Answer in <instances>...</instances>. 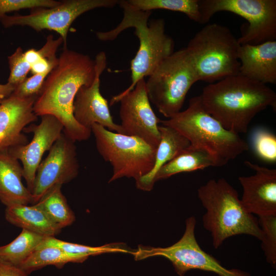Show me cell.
<instances>
[{"label": "cell", "instance_id": "52a82bcc", "mask_svg": "<svg viewBox=\"0 0 276 276\" xmlns=\"http://www.w3.org/2000/svg\"><path fill=\"white\" fill-rule=\"evenodd\" d=\"M198 81L186 48L165 59L146 81L148 98L160 113L170 118L179 111L191 86Z\"/></svg>", "mask_w": 276, "mask_h": 276}, {"label": "cell", "instance_id": "8fae6325", "mask_svg": "<svg viewBox=\"0 0 276 276\" xmlns=\"http://www.w3.org/2000/svg\"><path fill=\"white\" fill-rule=\"evenodd\" d=\"M119 3L118 0H65L52 8L32 9L27 15H5L0 21L5 28L21 26L37 32L45 29L55 31L63 39V48H66L69 29L78 16L95 9L113 8Z\"/></svg>", "mask_w": 276, "mask_h": 276}, {"label": "cell", "instance_id": "44dd1931", "mask_svg": "<svg viewBox=\"0 0 276 276\" xmlns=\"http://www.w3.org/2000/svg\"><path fill=\"white\" fill-rule=\"evenodd\" d=\"M5 218L16 226L46 237H55L61 231L37 203L6 206Z\"/></svg>", "mask_w": 276, "mask_h": 276}, {"label": "cell", "instance_id": "d6a6232c", "mask_svg": "<svg viewBox=\"0 0 276 276\" xmlns=\"http://www.w3.org/2000/svg\"><path fill=\"white\" fill-rule=\"evenodd\" d=\"M0 276H29L20 267L0 259Z\"/></svg>", "mask_w": 276, "mask_h": 276}, {"label": "cell", "instance_id": "836d02e7", "mask_svg": "<svg viewBox=\"0 0 276 276\" xmlns=\"http://www.w3.org/2000/svg\"><path fill=\"white\" fill-rule=\"evenodd\" d=\"M25 58L31 66L43 57L38 50L30 49L24 52Z\"/></svg>", "mask_w": 276, "mask_h": 276}, {"label": "cell", "instance_id": "1f68e13d", "mask_svg": "<svg viewBox=\"0 0 276 276\" xmlns=\"http://www.w3.org/2000/svg\"><path fill=\"white\" fill-rule=\"evenodd\" d=\"M48 75L47 74H35L27 78L16 87L12 94L21 98L37 96Z\"/></svg>", "mask_w": 276, "mask_h": 276}, {"label": "cell", "instance_id": "d6986e66", "mask_svg": "<svg viewBox=\"0 0 276 276\" xmlns=\"http://www.w3.org/2000/svg\"><path fill=\"white\" fill-rule=\"evenodd\" d=\"M22 167L8 150L0 152V200L6 206L33 204L31 192L22 183Z\"/></svg>", "mask_w": 276, "mask_h": 276}, {"label": "cell", "instance_id": "603a6c76", "mask_svg": "<svg viewBox=\"0 0 276 276\" xmlns=\"http://www.w3.org/2000/svg\"><path fill=\"white\" fill-rule=\"evenodd\" d=\"M61 185L47 191L36 203L48 217L61 229L71 225L75 216L61 192Z\"/></svg>", "mask_w": 276, "mask_h": 276}, {"label": "cell", "instance_id": "6da1fadb", "mask_svg": "<svg viewBox=\"0 0 276 276\" xmlns=\"http://www.w3.org/2000/svg\"><path fill=\"white\" fill-rule=\"evenodd\" d=\"M95 60L89 56L63 48L56 65L47 77L33 106L38 116L51 115L63 126V131L74 142L88 139L91 131L80 125L73 116L76 95L95 77Z\"/></svg>", "mask_w": 276, "mask_h": 276}, {"label": "cell", "instance_id": "ba28073f", "mask_svg": "<svg viewBox=\"0 0 276 276\" xmlns=\"http://www.w3.org/2000/svg\"><path fill=\"white\" fill-rule=\"evenodd\" d=\"M91 131L98 151L112 168L109 182L124 177L136 182L152 170L157 147L139 137L116 133L97 124L91 126Z\"/></svg>", "mask_w": 276, "mask_h": 276}, {"label": "cell", "instance_id": "cb8c5ba5", "mask_svg": "<svg viewBox=\"0 0 276 276\" xmlns=\"http://www.w3.org/2000/svg\"><path fill=\"white\" fill-rule=\"evenodd\" d=\"M46 237L22 229L10 243L0 246V259L17 266L37 248Z\"/></svg>", "mask_w": 276, "mask_h": 276}, {"label": "cell", "instance_id": "4dcf8cb0", "mask_svg": "<svg viewBox=\"0 0 276 276\" xmlns=\"http://www.w3.org/2000/svg\"><path fill=\"white\" fill-rule=\"evenodd\" d=\"M60 3L55 0H0V18L7 13L20 9L52 8Z\"/></svg>", "mask_w": 276, "mask_h": 276}, {"label": "cell", "instance_id": "2e32d148", "mask_svg": "<svg viewBox=\"0 0 276 276\" xmlns=\"http://www.w3.org/2000/svg\"><path fill=\"white\" fill-rule=\"evenodd\" d=\"M244 164L255 172L238 178L243 188L241 201L245 209L258 216L276 214V170L249 161Z\"/></svg>", "mask_w": 276, "mask_h": 276}, {"label": "cell", "instance_id": "f1b7e54d", "mask_svg": "<svg viewBox=\"0 0 276 276\" xmlns=\"http://www.w3.org/2000/svg\"><path fill=\"white\" fill-rule=\"evenodd\" d=\"M252 143L257 155L268 163L276 162V137L269 131L258 129L252 133Z\"/></svg>", "mask_w": 276, "mask_h": 276}, {"label": "cell", "instance_id": "7402d4cb", "mask_svg": "<svg viewBox=\"0 0 276 276\" xmlns=\"http://www.w3.org/2000/svg\"><path fill=\"white\" fill-rule=\"evenodd\" d=\"M216 167L212 157L205 151L190 145L169 161L156 172L154 181L168 178L176 174Z\"/></svg>", "mask_w": 276, "mask_h": 276}, {"label": "cell", "instance_id": "ffe728a7", "mask_svg": "<svg viewBox=\"0 0 276 276\" xmlns=\"http://www.w3.org/2000/svg\"><path fill=\"white\" fill-rule=\"evenodd\" d=\"M158 130L160 141L153 168L147 175L135 182L136 187L145 191H150L153 189L154 176L159 169L190 145L184 136L171 127L159 125Z\"/></svg>", "mask_w": 276, "mask_h": 276}, {"label": "cell", "instance_id": "3957f363", "mask_svg": "<svg viewBox=\"0 0 276 276\" xmlns=\"http://www.w3.org/2000/svg\"><path fill=\"white\" fill-rule=\"evenodd\" d=\"M119 5L123 11L121 22L110 31L97 32L96 36L101 41H111L125 29L133 28L140 44L130 63L131 83L126 90L113 98L129 93L140 80L150 76L158 65L174 52V48L173 39L165 33L163 18L152 19L149 22L152 11L137 9L127 0L119 1Z\"/></svg>", "mask_w": 276, "mask_h": 276}, {"label": "cell", "instance_id": "484cf974", "mask_svg": "<svg viewBox=\"0 0 276 276\" xmlns=\"http://www.w3.org/2000/svg\"><path fill=\"white\" fill-rule=\"evenodd\" d=\"M82 263L79 258L53 246H46L36 249L19 266L29 274L48 265L61 268L68 263Z\"/></svg>", "mask_w": 276, "mask_h": 276}, {"label": "cell", "instance_id": "83f0119b", "mask_svg": "<svg viewBox=\"0 0 276 276\" xmlns=\"http://www.w3.org/2000/svg\"><path fill=\"white\" fill-rule=\"evenodd\" d=\"M262 237L261 247L266 260L272 265L276 264V214L258 216Z\"/></svg>", "mask_w": 276, "mask_h": 276}, {"label": "cell", "instance_id": "7c38bea8", "mask_svg": "<svg viewBox=\"0 0 276 276\" xmlns=\"http://www.w3.org/2000/svg\"><path fill=\"white\" fill-rule=\"evenodd\" d=\"M120 103V125L122 134L141 139L157 147L160 141L159 120L153 111L148 98L146 81L140 80L134 88L125 95L111 98L110 105Z\"/></svg>", "mask_w": 276, "mask_h": 276}, {"label": "cell", "instance_id": "e0dca14e", "mask_svg": "<svg viewBox=\"0 0 276 276\" xmlns=\"http://www.w3.org/2000/svg\"><path fill=\"white\" fill-rule=\"evenodd\" d=\"M36 97L21 98L12 94L0 104V152L29 143L22 132L37 120L33 111Z\"/></svg>", "mask_w": 276, "mask_h": 276}, {"label": "cell", "instance_id": "ac0fdd59", "mask_svg": "<svg viewBox=\"0 0 276 276\" xmlns=\"http://www.w3.org/2000/svg\"><path fill=\"white\" fill-rule=\"evenodd\" d=\"M239 74L263 84L276 83V40L240 45Z\"/></svg>", "mask_w": 276, "mask_h": 276}, {"label": "cell", "instance_id": "30bf717a", "mask_svg": "<svg viewBox=\"0 0 276 276\" xmlns=\"http://www.w3.org/2000/svg\"><path fill=\"white\" fill-rule=\"evenodd\" d=\"M196 222L194 216L187 219L185 232L174 244L167 247L139 246L133 250L132 255L136 261L153 256L164 257L172 263L180 276L192 269L211 271L219 276H249L239 269L224 268L216 259L202 249L195 236Z\"/></svg>", "mask_w": 276, "mask_h": 276}, {"label": "cell", "instance_id": "e575fe53", "mask_svg": "<svg viewBox=\"0 0 276 276\" xmlns=\"http://www.w3.org/2000/svg\"><path fill=\"white\" fill-rule=\"evenodd\" d=\"M16 86L9 83L0 84V104L14 91Z\"/></svg>", "mask_w": 276, "mask_h": 276}, {"label": "cell", "instance_id": "d4e9b609", "mask_svg": "<svg viewBox=\"0 0 276 276\" xmlns=\"http://www.w3.org/2000/svg\"><path fill=\"white\" fill-rule=\"evenodd\" d=\"M46 246H53L60 248L66 253L79 258L83 262L90 256L114 252L132 255L133 250L130 249L125 244L122 243H110L99 246H90L66 242L57 239L55 237H46L37 248Z\"/></svg>", "mask_w": 276, "mask_h": 276}, {"label": "cell", "instance_id": "5bb4252c", "mask_svg": "<svg viewBox=\"0 0 276 276\" xmlns=\"http://www.w3.org/2000/svg\"><path fill=\"white\" fill-rule=\"evenodd\" d=\"M95 60V79L91 84L83 85L78 90L73 104L74 117L80 125L88 129L91 130V126L97 124L110 131L122 134L120 125L113 120L107 100L100 90V78L107 64L105 53H99Z\"/></svg>", "mask_w": 276, "mask_h": 276}, {"label": "cell", "instance_id": "5b68a950", "mask_svg": "<svg viewBox=\"0 0 276 276\" xmlns=\"http://www.w3.org/2000/svg\"><path fill=\"white\" fill-rule=\"evenodd\" d=\"M197 194L206 211L203 225L210 232L215 249L228 238L238 235L261 240L258 219L245 209L237 191L225 179L209 180L199 188Z\"/></svg>", "mask_w": 276, "mask_h": 276}, {"label": "cell", "instance_id": "f546056e", "mask_svg": "<svg viewBox=\"0 0 276 276\" xmlns=\"http://www.w3.org/2000/svg\"><path fill=\"white\" fill-rule=\"evenodd\" d=\"M8 59L10 74L7 82L16 87L27 78L31 65L25 59L24 52L21 47H18Z\"/></svg>", "mask_w": 276, "mask_h": 276}, {"label": "cell", "instance_id": "4fadbf2b", "mask_svg": "<svg viewBox=\"0 0 276 276\" xmlns=\"http://www.w3.org/2000/svg\"><path fill=\"white\" fill-rule=\"evenodd\" d=\"M75 142L63 131L36 173L32 194L33 204L56 185L66 183L78 174L79 165Z\"/></svg>", "mask_w": 276, "mask_h": 276}, {"label": "cell", "instance_id": "8992f818", "mask_svg": "<svg viewBox=\"0 0 276 276\" xmlns=\"http://www.w3.org/2000/svg\"><path fill=\"white\" fill-rule=\"evenodd\" d=\"M240 46L228 28L213 23L197 32L186 48L194 61L198 81L210 84L239 74Z\"/></svg>", "mask_w": 276, "mask_h": 276}, {"label": "cell", "instance_id": "9c48e42d", "mask_svg": "<svg viewBox=\"0 0 276 276\" xmlns=\"http://www.w3.org/2000/svg\"><path fill=\"white\" fill-rule=\"evenodd\" d=\"M200 24L208 22L216 13L229 12L248 22L238 38L240 45H256L276 39L275 0H198Z\"/></svg>", "mask_w": 276, "mask_h": 276}, {"label": "cell", "instance_id": "4316f807", "mask_svg": "<svg viewBox=\"0 0 276 276\" xmlns=\"http://www.w3.org/2000/svg\"><path fill=\"white\" fill-rule=\"evenodd\" d=\"M135 8L152 11L163 9L181 12L190 19L200 24L201 14L198 0H127Z\"/></svg>", "mask_w": 276, "mask_h": 276}, {"label": "cell", "instance_id": "9a60e30c", "mask_svg": "<svg viewBox=\"0 0 276 276\" xmlns=\"http://www.w3.org/2000/svg\"><path fill=\"white\" fill-rule=\"evenodd\" d=\"M63 130L62 124L56 117L51 115L42 116L39 124H31L24 129L23 132L33 133L30 142L8 150L12 156L22 163V176L31 193L36 171L42 156L45 151H49Z\"/></svg>", "mask_w": 276, "mask_h": 276}, {"label": "cell", "instance_id": "277c9868", "mask_svg": "<svg viewBox=\"0 0 276 276\" xmlns=\"http://www.w3.org/2000/svg\"><path fill=\"white\" fill-rule=\"evenodd\" d=\"M162 125L171 127L184 136L192 147L207 152L216 167H222L249 149L239 134L225 128L204 109L200 96L189 101L188 108L167 120Z\"/></svg>", "mask_w": 276, "mask_h": 276}, {"label": "cell", "instance_id": "7a4b0ae2", "mask_svg": "<svg viewBox=\"0 0 276 276\" xmlns=\"http://www.w3.org/2000/svg\"><path fill=\"white\" fill-rule=\"evenodd\" d=\"M206 111L227 130L246 133L255 116L271 106L276 108V94L266 84L240 74L203 87L199 95Z\"/></svg>", "mask_w": 276, "mask_h": 276}]
</instances>
